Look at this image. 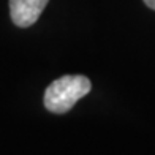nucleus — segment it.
<instances>
[{
  "mask_svg": "<svg viewBox=\"0 0 155 155\" xmlns=\"http://www.w3.org/2000/svg\"><path fill=\"white\" fill-rule=\"evenodd\" d=\"M144 3L149 6V8H152V10H155V0H144Z\"/></svg>",
  "mask_w": 155,
  "mask_h": 155,
  "instance_id": "nucleus-3",
  "label": "nucleus"
},
{
  "mask_svg": "<svg viewBox=\"0 0 155 155\" xmlns=\"http://www.w3.org/2000/svg\"><path fill=\"white\" fill-rule=\"evenodd\" d=\"M92 84L82 74H65L51 82L45 92V106L55 114H63L86 97Z\"/></svg>",
  "mask_w": 155,
  "mask_h": 155,
  "instance_id": "nucleus-1",
  "label": "nucleus"
},
{
  "mask_svg": "<svg viewBox=\"0 0 155 155\" xmlns=\"http://www.w3.org/2000/svg\"><path fill=\"white\" fill-rule=\"evenodd\" d=\"M49 0H10V15L18 27H30L38 21Z\"/></svg>",
  "mask_w": 155,
  "mask_h": 155,
  "instance_id": "nucleus-2",
  "label": "nucleus"
}]
</instances>
